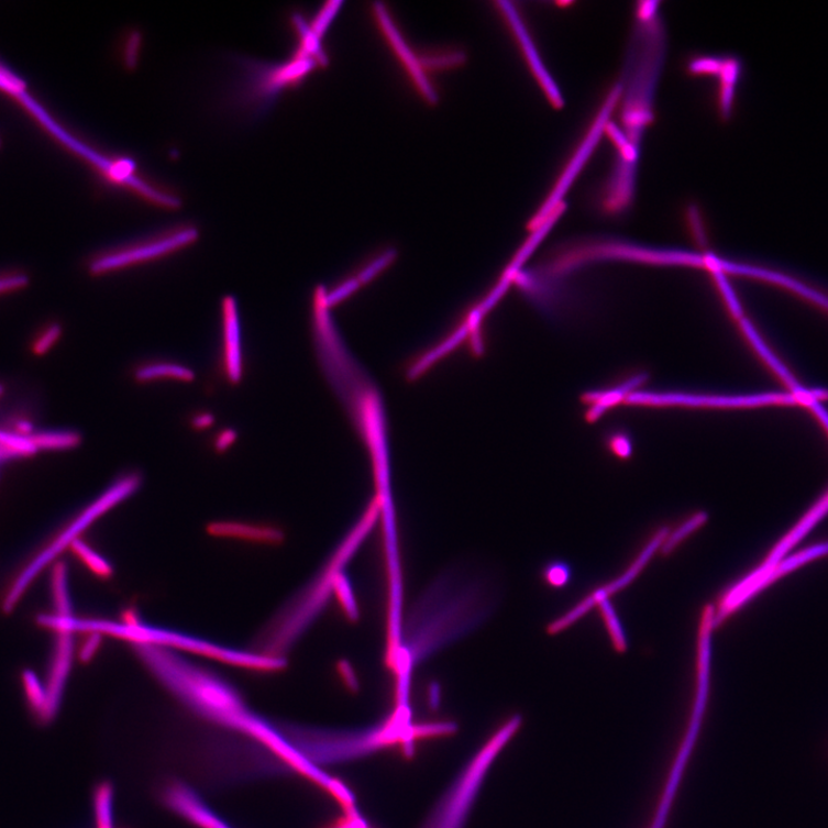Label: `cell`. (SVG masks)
I'll return each instance as SVG.
<instances>
[{
    "instance_id": "cell-1",
    "label": "cell",
    "mask_w": 828,
    "mask_h": 828,
    "mask_svg": "<svg viewBox=\"0 0 828 828\" xmlns=\"http://www.w3.org/2000/svg\"><path fill=\"white\" fill-rule=\"evenodd\" d=\"M132 648L158 683L191 713L262 747L287 771L298 774L307 771V763L290 746L281 724L251 709L241 693L219 675L166 648L150 644H132Z\"/></svg>"
},
{
    "instance_id": "cell-2",
    "label": "cell",
    "mask_w": 828,
    "mask_h": 828,
    "mask_svg": "<svg viewBox=\"0 0 828 828\" xmlns=\"http://www.w3.org/2000/svg\"><path fill=\"white\" fill-rule=\"evenodd\" d=\"M37 623L54 632L97 633L102 637H112L124 640L131 644H150L169 650H185L194 654L225 664L257 670L278 671L285 667L284 658H274L261 654V652H247L230 647H224L203 639L188 636L177 631L163 629V627L147 625L139 619H125L113 621L106 619H81L71 616L40 615Z\"/></svg>"
},
{
    "instance_id": "cell-3",
    "label": "cell",
    "mask_w": 828,
    "mask_h": 828,
    "mask_svg": "<svg viewBox=\"0 0 828 828\" xmlns=\"http://www.w3.org/2000/svg\"><path fill=\"white\" fill-rule=\"evenodd\" d=\"M281 726L297 755L318 769L320 765L364 757L389 744H411L417 738L424 737V726L413 727L409 720L399 716L376 729L357 733L325 731L288 724Z\"/></svg>"
},
{
    "instance_id": "cell-4",
    "label": "cell",
    "mask_w": 828,
    "mask_h": 828,
    "mask_svg": "<svg viewBox=\"0 0 828 828\" xmlns=\"http://www.w3.org/2000/svg\"><path fill=\"white\" fill-rule=\"evenodd\" d=\"M141 484L142 476L137 472H131L120 476L96 498L53 542L41 550L26 567L21 570L3 599L2 610L11 614L44 568L55 562L62 552L78 540L98 518L135 494Z\"/></svg>"
},
{
    "instance_id": "cell-5",
    "label": "cell",
    "mask_w": 828,
    "mask_h": 828,
    "mask_svg": "<svg viewBox=\"0 0 828 828\" xmlns=\"http://www.w3.org/2000/svg\"><path fill=\"white\" fill-rule=\"evenodd\" d=\"M521 721L520 716L512 717L486 742L442 797L422 828H464L487 772L500 750L519 731Z\"/></svg>"
},
{
    "instance_id": "cell-6",
    "label": "cell",
    "mask_w": 828,
    "mask_h": 828,
    "mask_svg": "<svg viewBox=\"0 0 828 828\" xmlns=\"http://www.w3.org/2000/svg\"><path fill=\"white\" fill-rule=\"evenodd\" d=\"M16 97L49 133L71 148L75 154L80 155L100 172L104 173L106 177L114 184L128 187L157 207L170 210H177L181 207V200L178 197L161 191L140 179L135 173V165L131 161H111L97 154L92 148L63 130L26 91L20 92Z\"/></svg>"
},
{
    "instance_id": "cell-7",
    "label": "cell",
    "mask_w": 828,
    "mask_h": 828,
    "mask_svg": "<svg viewBox=\"0 0 828 828\" xmlns=\"http://www.w3.org/2000/svg\"><path fill=\"white\" fill-rule=\"evenodd\" d=\"M199 238L195 228H183L156 238L121 246L99 256L89 265L91 275H107L144 264L157 262L179 253Z\"/></svg>"
},
{
    "instance_id": "cell-8",
    "label": "cell",
    "mask_w": 828,
    "mask_h": 828,
    "mask_svg": "<svg viewBox=\"0 0 828 828\" xmlns=\"http://www.w3.org/2000/svg\"><path fill=\"white\" fill-rule=\"evenodd\" d=\"M715 607L708 605L700 615L697 636L696 689L691 719L680 750L673 763L687 768L704 724L710 697L711 640Z\"/></svg>"
},
{
    "instance_id": "cell-9",
    "label": "cell",
    "mask_w": 828,
    "mask_h": 828,
    "mask_svg": "<svg viewBox=\"0 0 828 828\" xmlns=\"http://www.w3.org/2000/svg\"><path fill=\"white\" fill-rule=\"evenodd\" d=\"M828 555V542L813 545L798 554L782 561L776 564L766 573L752 576L747 575L743 581L738 583L729 592H727L719 601L718 607H715L714 627L718 629L727 619H729L736 611L742 608L747 601L757 596L764 588L773 584L775 581L782 578L786 573L806 564L813 560Z\"/></svg>"
},
{
    "instance_id": "cell-10",
    "label": "cell",
    "mask_w": 828,
    "mask_h": 828,
    "mask_svg": "<svg viewBox=\"0 0 828 828\" xmlns=\"http://www.w3.org/2000/svg\"><path fill=\"white\" fill-rule=\"evenodd\" d=\"M669 533V527H662V529L651 538L644 549L640 552L638 559L629 568H627V571H625L620 576H618L617 579H615L610 584L597 589L596 592L587 596L581 601L579 605H576L567 614L556 619L555 621H552L548 626V633L550 636H556L561 632H564L568 629L570 626L582 619L587 612L598 606L601 600L609 599L614 594L631 585L638 578L642 570L648 565L651 557L654 556L661 549Z\"/></svg>"
},
{
    "instance_id": "cell-11",
    "label": "cell",
    "mask_w": 828,
    "mask_h": 828,
    "mask_svg": "<svg viewBox=\"0 0 828 828\" xmlns=\"http://www.w3.org/2000/svg\"><path fill=\"white\" fill-rule=\"evenodd\" d=\"M161 801L169 812L199 828H234L184 782L167 783L161 791Z\"/></svg>"
},
{
    "instance_id": "cell-12",
    "label": "cell",
    "mask_w": 828,
    "mask_h": 828,
    "mask_svg": "<svg viewBox=\"0 0 828 828\" xmlns=\"http://www.w3.org/2000/svg\"><path fill=\"white\" fill-rule=\"evenodd\" d=\"M57 641L55 650L49 662L45 689L47 694V704L40 725L47 726L53 724L57 718L68 683V677L74 661V633L60 631L56 632Z\"/></svg>"
},
{
    "instance_id": "cell-13",
    "label": "cell",
    "mask_w": 828,
    "mask_h": 828,
    "mask_svg": "<svg viewBox=\"0 0 828 828\" xmlns=\"http://www.w3.org/2000/svg\"><path fill=\"white\" fill-rule=\"evenodd\" d=\"M222 316V367L225 379L238 386L243 379V349L241 317L233 296H225L221 306Z\"/></svg>"
},
{
    "instance_id": "cell-14",
    "label": "cell",
    "mask_w": 828,
    "mask_h": 828,
    "mask_svg": "<svg viewBox=\"0 0 828 828\" xmlns=\"http://www.w3.org/2000/svg\"><path fill=\"white\" fill-rule=\"evenodd\" d=\"M374 12L376 20L379 19L380 27L386 38H388L398 59L406 67L407 71L409 73V77L416 85V88L419 90L422 97L428 100L429 103L434 104L438 100L437 93L432 89V86L428 78H426V74L423 73L419 64L418 56H416L411 52L409 45L405 42L404 38L400 37L398 31L394 29L388 13L382 8L380 4L375 5Z\"/></svg>"
},
{
    "instance_id": "cell-15",
    "label": "cell",
    "mask_w": 828,
    "mask_h": 828,
    "mask_svg": "<svg viewBox=\"0 0 828 828\" xmlns=\"http://www.w3.org/2000/svg\"><path fill=\"white\" fill-rule=\"evenodd\" d=\"M828 514V493L821 497L817 505L794 527V529L772 550L766 561L750 575L759 576L776 564L784 561L787 552L805 538L826 515Z\"/></svg>"
},
{
    "instance_id": "cell-16",
    "label": "cell",
    "mask_w": 828,
    "mask_h": 828,
    "mask_svg": "<svg viewBox=\"0 0 828 828\" xmlns=\"http://www.w3.org/2000/svg\"><path fill=\"white\" fill-rule=\"evenodd\" d=\"M133 378L140 385L156 382L192 383L196 379V373L180 363L150 362L136 367Z\"/></svg>"
},
{
    "instance_id": "cell-17",
    "label": "cell",
    "mask_w": 828,
    "mask_h": 828,
    "mask_svg": "<svg viewBox=\"0 0 828 828\" xmlns=\"http://www.w3.org/2000/svg\"><path fill=\"white\" fill-rule=\"evenodd\" d=\"M614 106V100H609V103L606 107V110L600 113L599 119L595 123V128L592 130L590 135L584 143L583 147L581 148V152L578 155L575 156L573 159L572 165H570L568 169L565 172L564 177L562 181L560 183L557 189L555 190L554 196H551V199L548 200V203L545 205L543 212H550L551 208H554L561 198L562 195H564L565 190L567 189L570 183L575 177V174L578 173L582 165L586 162L587 156L590 154L596 141L599 137V134L601 132V129H604V124L606 122L607 115L609 114L611 108ZM542 212V213H543Z\"/></svg>"
},
{
    "instance_id": "cell-18",
    "label": "cell",
    "mask_w": 828,
    "mask_h": 828,
    "mask_svg": "<svg viewBox=\"0 0 828 828\" xmlns=\"http://www.w3.org/2000/svg\"><path fill=\"white\" fill-rule=\"evenodd\" d=\"M209 532L217 537L239 538L262 543H275L283 538L281 533L272 527L239 522H214L209 527Z\"/></svg>"
},
{
    "instance_id": "cell-19",
    "label": "cell",
    "mask_w": 828,
    "mask_h": 828,
    "mask_svg": "<svg viewBox=\"0 0 828 828\" xmlns=\"http://www.w3.org/2000/svg\"><path fill=\"white\" fill-rule=\"evenodd\" d=\"M738 272H741L751 276H757V278L783 286L784 288L792 290L798 294L799 296L812 300V302L820 306L821 308L828 310V297H826L821 292L816 291L813 288L807 287L806 285L798 283L795 279L788 278L787 275L775 273V272H770V271H762L758 268H746V267L738 268Z\"/></svg>"
},
{
    "instance_id": "cell-20",
    "label": "cell",
    "mask_w": 828,
    "mask_h": 828,
    "mask_svg": "<svg viewBox=\"0 0 828 828\" xmlns=\"http://www.w3.org/2000/svg\"><path fill=\"white\" fill-rule=\"evenodd\" d=\"M93 813L96 828H114V787L110 782L95 787Z\"/></svg>"
},
{
    "instance_id": "cell-21",
    "label": "cell",
    "mask_w": 828,
    "mask_h": 828,
    "mask_svg": "<svg viewBox=\"0 0 828 828\" xmlns=\"http://www.w3.org/2000/svg\"><path fill=\"white\" fill-rule=\"evenodd\" d=\"M35 454L36 448L30 438L0 430V464Z\"/></svg>"
},
{
    "instance_id": "cell-22",
    "label": "cell",
    "mask_w": 828,
    "mask_h": 828,
    "mask_svg": "<svg viewBox=\"0 0 828 828\" xmlns=\"http://www.w3.org/2000/svg\"><path fill=\"white\" fill-rule=\"evenodd\" d=\"M709 520V514L698 511L684 521L673 532L670 531L664 540L660 551L663 556H670L672 552L682 544L688 537L702 529Z\"/></svg>"
},
{
    "instance_id": "cell-23",
    "label": "cell",
    "mask_w": 828,
    "mask_h": 828,
    "mask_svg": "<svg viewBox=\"0 0 828 828\" xmlns=\"http://www.w3.org/2000/svg\"><path fill=\"white\" fill-rule=\"evenodd\" d=\"M52 588L55 604V615H74L68 586V568L64 562H58L54 567Z\"/></svg>"
},
{
    "instance_id": "cell-24",
    "label": "cell",
    "mask_w": 828,
    "mask_h": 828,
    "mask_svg": "<svg viewBox=\"0 0 828 828\" xmlns=\"http://www.w3.org/2000/svg\"><path fill=\"white\" fill-rule=\"evenodd\" d=\"M22 685L26 694L31 711L40 722L46 708L47 694L45 685L32 670H24L22 673Z\"/></svg>"
},
{
    "instance_id": "cell-25",
    "label": "cell",
    "mask_w": 828,
    "mask_h": 828,
    "mask_svg": "<svg viewBox=\"0 0 828 828\" xmlns=\"http://www.w3.org/2000/svg\"><path fill=\"white\" fill-rule=\"evenodd\" d=\"M597 607L599 608L601 618L605 620L615 650L618 654H625L627 648H629V642H627L622 625L611 601L609 599L601 600Z\"/></svg>"
},
{
    "instance_id": "cell-26",
    "label": "cell",
    "mask_w": 828,
    "mask_h": 828,
    "mask_svg": "<svg viewBox=\"0 0 828 828\" xmlns=\"http://www.w3.org/2000/svg\"><path fill=\"white\" fill-rule=\"evenodd\" d=\"M69 548L96 575L102 576V578H109L112 575L111 564L104 557L98 555L86 542L78 539Z\"/></svg>"
},
{
    "instance_id": "cell-27",
    "label": "cell",
    "mask_w": 828,
    "mask_h": 828,
    "mask_svg": "<svg viewBox=\"0 0 828 828\" xmlns=\"http://www.w3.org/2000/svg\"><path fill=\"white\" fill-rule=\"evenodd\" d=\"M32 441L40 450H66L78 446L81 437L78 433H38L31 434Z\"/></svg>"
},
{
    "instance_id": "cell-28",
    "label": "cell",
    "mask_w": 828,
    "mask_h": 828,
    "mask_svg": "<svg viewBox=\"0 0 828 828\" xmlns=\"http://www.w3.org/2000/svg\"><path fill=\"white\" fill-rule=\"evenodd\" d=\"M547 582L554 587L565 586L570 578V568L564 564H552L545 572Z\"/></svg>"
},
{
    "instance_id": "cell-29",
    "label": "cell",
    "mask_w": 828,
    "mask_h": 828,
    "mask_svg": "<svg viewBox=\"0 0 828 828\" xmlns=\"http://www.w3.org/2000/svg\"><path fill=\"white\" fill-rule=\"evenodd\" d=\"M24 88H26V86H24V84L20 79L14 77L13 74L3 68H0V89H3L7 92L16 96L18 93L23 91Z\"/></svg>"
},
{
    "instance_id": "cell-30",
    "label": "cell",
    "mask_w": 828,
    "mask_h": 828,
    "mask_svg": "<svg viewBox=\"0 0 828 828\" xmlns=\"http://www.w3.org/2000/svg\"><path fill=\"white\" fill-rule=\"evenodd\" d=\"M29 279L24 275H10L5 278H0V294L12 292L23 287H26Z\"/></svg>"
},
{
    "instance_id": "cell-31",
    "label": "cell",
    "mask_w": 828,
    "mask_h": 828,
    "mask_svg": "<svg viewBox=\"0 0 828 828\" xmlns=\"http://www.w3.org/2000/svg\"><path fill=\"white\" fill-rule=\"evenodd\" d=\"M102 638H103L102 636L97 634V633L89 634V638L87 639L86 643L80 650L79 658L81 662L88 663L92 660V658L96 654V651L99 648L100 642H102Z\"/></svg>"
},
{
    "instance_id": "cell-32",
    "label": "cell",
    "mask_w": 828,
    "mask_h": 828,
    "mask_svg": "<svg viewBox=\"0 0 828 828\" xmlns=\"http://www.w3.org/2000/svg\"><path fill=\"white\" fill-rule=\"evenodd\" d=\"M238 432L233 429H225L219 433L214 441V448L218 453L228 451L238 440Z\"/></svg>"
},
{
    "instance_id": "cell-33",
    "label": "cell",
    "mask_w": 828,
    "mask_h": 828,
    "mask_svg": "<svg viewBox=\"0 0 828 828\" xmlns=\"http://www.w3.org/2000/svg\"><path fill=\"white\" fill-rule=\"evenodd\" d=\"M60 335V329L57 328V325H54V328L49 329L44 336L37 342L35 346L36 353H43V351H46L48 347H52L54 343L58 340Z\"/></svg>"
},
{
    "instance_id": "cell-34",
    "label": "cell",
    "mask_w": 828,
    "mask_h": 828,
    "mask_svg": "<svg viewBox=\"0 0 828 828\" xmlns=\"http://www.w3.org/2000/svg\"><path fill=\"white\" fill-rule=\"evenodd\" d=\"M214 416L210 412H200L194 416L191 426L197 431H205L214 424Z\"/></svg>"
},
{
    "instance_id": "cell-35",
    "label": "cell",
    "mask_w": 828,
    "mask_h": 828,
    "mask_svg": "<svg viewBox=\"0 0 828 828\" xmlns=\"http://www.w3.org/2000/svg\"><path fill=\"white\" fill-rule=\"evenodd\" d=\"M3 394V386H0V396Z\"/></svg>"
}]
</instances>
